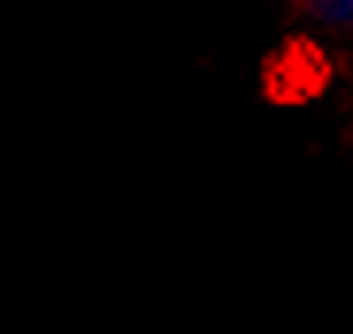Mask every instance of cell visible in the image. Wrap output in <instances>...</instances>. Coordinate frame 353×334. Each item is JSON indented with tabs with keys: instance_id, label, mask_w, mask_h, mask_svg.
<instances>
[{
	"instance_id": "cell-1",
	"label": "cell",
	"mask_w": 353,
	"mask_h": 334,
	"mask_svg": "<svg viewBox=\"0 0 353 334\" xmlns=\"http://www.w3.org/2000/svg\"><path fill=\"white\" fill-rule=\"evenodd\" d=\"M303 8L327 27H353V0H300Z\"/></svg>"
}]
</instances>
